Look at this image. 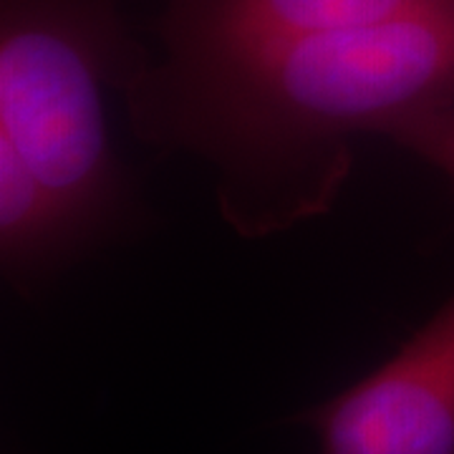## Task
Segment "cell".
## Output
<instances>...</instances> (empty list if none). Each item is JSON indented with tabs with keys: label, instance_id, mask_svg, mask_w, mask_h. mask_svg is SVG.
<instances>
[{
	"label": "cell",
	"instance_id": "6da1fadb",
	"mask_svg": "<svg viewBox=\"0 0 454 454\" xmlns=\"http://www.w3.org/2000/svg\"><path fill=\"white\" fill-rule=\"evenodd\" d=\"M134 127L217 172V205L245 238L333 207L351 139L454 106V0L384 23L139 66L121 89Z\"/></svg>",
	"mask_w": 454,
	"mask_h": 454
},
{
	"label": "cell",
	"instance_id": "7a4b0ae2",
	"mask_svg": "<svg viewBox=\"0 0 454 454\" xmlns=\"http://www.w3.org/2000/svg\"><path fill=\"white\" fill-rule=\"evenodd\" d=\"M139 66L116 0H0V145L31 167L79 250L131 207L101 89H124Z\"/></svg>",
	"mask_w": 454,
	"mask_h": 454
},
{
	"label": "cell",
	"instance_id": "3957f363",
	"mask_svg": "<svg viewBox=\"0 0 454 454\" xmlns=\"http://www.w3.org/2000/svg\"><path fill=\"white\" fill-rule=\"evenodd\" d=\"M298 422L321 454H454V295L389 361Z\"/></svg>",
	"mask_w": 454,
	"mask_h": 454
},
{
	"label": "cell",
	"instance_id": "277c9868",
	"mask_svg": "<svg viewBox=\"0 0 454 454\" xmlns=\"http://www.w3.org/2000/svg\"><path fill=\"white\" fill-rule=\"evenodd\" d=\"M450 0H164V59H207L384 23Z\"/></svg>",
	"mask_w": 454,
	"mask_h": 454
},
{
	"label": "cell",
	"instance_id": "5b68a950",
	"mask_svg": "<svg viewBox=\"0 0 454 454\" xmlns=\"http://www.w3.org/2000/svg\"><path fill=\"white\" fill-rule=\"evenodd\" d=\"M79 253L71 230L46 187L13 146L0 145V255L18 286L51 273Z\"/></svg>",
	"mask_w": 454,
	"mask_h": 454
},
{
	"label": "cell",
	"instance_id": "8992f818",
	"mask_svg": "<svg viewBox=\"0 0 454 454\" xmlns=\"http://www.w3.org/2000/svg\"><path fill=\"white\" fill-rule=\"evenodd\" d=\"M381 134L434 167L454 187V106L402 116L391 121Z\"/></svg>",
	"mask_w": 454,
	"mask_h": 454
}]
</instances>
